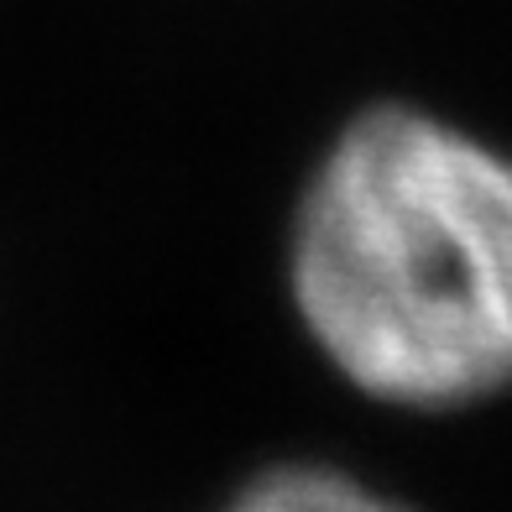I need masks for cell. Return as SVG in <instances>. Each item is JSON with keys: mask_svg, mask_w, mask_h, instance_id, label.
Returning a JSON list of instances; mask_svg holds the SVG:
<instances>
[{"mask_svg": "<svg viewBox=\"0 0 512 512\" xmlns=\"http://www.w3.org/2000/svg\"><path fill=\"white\" fill-rule=\"evenodd\" d=\"M293 293L356 387L450 408L512 382V162L371 110L298 209Z\"/></svg>", "mask_w": 512, "mask_h": 512, "instance_id": "obj_1", "label": "cell"}, {"mask_svg": "<svg viewBox=\"0 0 512 512\" xmlns=\"http://www.w3.org/2000/svg\"><path fill=\"white\" fill-rule=\"evenodd\" d=\"M230 512H403V507L382 502L377 492H366V486L335 471L293 465V471H272L256 486H246V497Z\"/></svg>", "mask_w": 512, "mask_h": 512, "instance_id": "obj_2", "label": "cell"}]
</instances>
